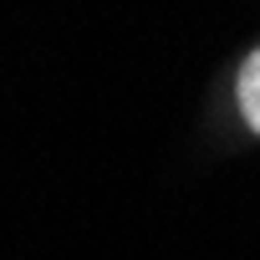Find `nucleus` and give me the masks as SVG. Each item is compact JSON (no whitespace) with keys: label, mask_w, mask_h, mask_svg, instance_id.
Listing matches in <instances>:
<instances>
[{"label":"nucleus","mask_w":260,"mask_h":260,"mask_svg":"<svg viewBox=\"0 0 260 260\" xmlns=\"http://www.w3.org/2000/svg\"><path fill=\"white\" fill-rule=\"evenodd\" d=\"M235 97H240V112H245V122L260 133V46L245 56V67H240V82H235Z\"/></svg>","instance_id":"1"}]
</instances>
